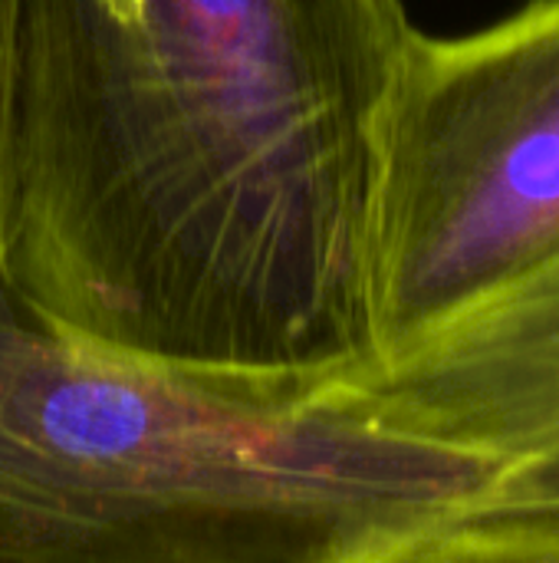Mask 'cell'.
Returning a JSON list of instances; mask_svg holds the SVG:
<instances>
[{
  "label": "cell",
  "mask_w": 559,
  "mask_h": 563,
  "mask_svg": "<svg viewBox=\"0 0 559 563\" xmlns=\"http://www.w3.org/2000/svg\"><path fill=\"white\" fill-rule=\"evenodd\" d=\"M559 257V0L465 33L415 30L376 195L379 360Z\"/></svg>",
  "instance_id": "3"
},
{
  "label": "cell",
  "mask_w": 559,
  "mask_h": 563,
  "mask_svg": "<svg viewBox=\"0 0 559 563\" xmlns=\"http://www.w3.org/2000/svg\"><path fill=\"white\" fill-rule=\"evenodd\" d=\"M402 0H10L0 287L148 369L313 393L379 363Z\"/></svg>",
  "instance_id": "1"
},
{
  "label": "cell",
  "mask_w": 559,
  "mask_h": 563,
  "mask_svg": "<svg viewBox=\"0 0 559 563\" xmlns=\"http://www.w3.org/2000/svg\"><path fill=\"white\" fill-rule=\"evenodd\" d=\"M7 33H10V0H0V122H3V79H7Z\"/></svg>",
  "instance_id": "6"
},
{
  "label": "cell",
  "mask_w": 559,
  "mask_h": 563,
  "mask_svg": "<svg viewBox=\"0 0 559 563\" xmlns=\"http://www.w3.org/2000/svg\"><path fill=\"white\" fill-rule=\"evenodd\" d=\"M392 426L504 472L497 498H559V257L461 307L349 383Z\"/></svg>",
  "instance_id": "4"
},
{
  "label": "cell",
  "mask_w": 559,
  "mask_h": 563,
  "mask_svg": "<svg viewBox=\"0 0 559 563\" xmlns=\"http://www.w3.org/2000/svg\"><path fill=\"white\" fill-rule=\"evenodd\" d=\"M501 465L349 383L231 386L79 346L0 287V563H356Z\"/></svg>",
  "instance_id": "2"
},
{
  "label": "cell",
  "mask_w": 559,
  "mask_h": 563,
  "mask_svg": "<svg viewBox=\"0 0 559 563\" xmlns=\"http://www.w3.org/2000/svg\"><path fill=\"white\" fill-rule=\"evenodd\" d=\"M356 563H559V498L488 495Z\"/></svg>",
  "instance_id": "5"
}]
</instances>
